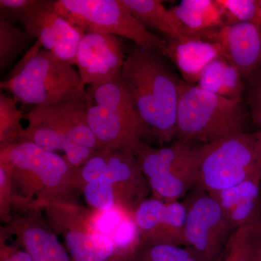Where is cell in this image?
I'll use <instances>...</instances> for the list:
<instances>
[{
  "instance_id": "cell-27",
  "label": "cell",
  "mask_w": 261,
  "mask_h": 261,
  "mask_svg": "<svg viewBox=\"0 0 261 261\" xmlns=\"http://www.w3.org/2000/svg\"><path fill=\"white\" fill-rule=\"evenodd\" d=\"M135 261H202L187 247L171 245L140 244Z\"/></svg>"
},
{
  "instance_id": "cell-10",
  "label": "cell",
  "mask_w": 261,
  "mask_h": 261,
  "mask_svg": "<svg viewBox=\"0 0 261 261\" xmlns=\"http://www.w3.org/2000/svg\"><path fill=\"white\" fill-rule=\"evenodd\" d=\"M186 200L185 240L202 261H217L234 230L207 192L194 187Z\"/></svg>"
},
{
  "instance_id": "cell-4",
  "label": "cell",
  "mask_w": 261,
  "mask_h": 261,
  "mask_svg": "<svg viewBox=\"0 0 261 261\" xmlns=\"http://www.w3.org/2000/svg\"><path fill=\"white\" fill-rule=\"evenodd\" d=\"M84 101L89 126L102 149L137 155L152 138L120 74L108 83L87 87Z\"/></svg>"
},
{
  "instance_id": "cell-20",
  "label": "cell",
  "mask_w": 261,
  "mask_h": 261,
  "mask_svg": "<svg viewBox=\"0 0 261 261\" xmlns=\"http://www.w3.org/2000/svg\"><path fill=\"white\" fill-rule=\"evenodd\" d=\"M145 29L163 33L170 39H207V32H189L159 0H121Z\"/></svg>"
},
{
  "instance_id": "cell-9",
  "label": "cell",
  "mask_w": 261,
  "mask_h": 261,
  "mask_svg": "<svg viewBox=\"0 0 261 261\" xmlns=\"http://www.w3.org/2000/svg\"><path fill=\"white\" fill-rule=\"evenodd\" d=\"M79 176L84 184L105 181L112 185L118 205L133 214L150 192L137 157L128 151H97L80 168Z\"/></svg>"
},
{
  "instance_id": "cell-34",
  "label": "cell",
  "mask_w": 261,
  "mask_h": 261,
  "mask_svg": "<svg viewBox=\"0 0 261 261\" xmlns=\"http://www.w3.org/2000/svg\"><path fill=\"white\" fill-rule=\"evenodd\" d=\"M252 261H261V222L259 225Z\"/></svg>"
},
{
  "instance_id": "cell-21",
  "label": "cell",
  "mask_w": 261,
  "mask_h": 261,
  "mask_svg": "<svg viewBox=\"0 0 261 261\" xmlns=\"http://www.w3.org/2000/svg\"><path fill=\"white\" fill-rule=\"evenodd\" d=\"M23 119L28 121V126L22 132L20 140L33 142L44 150L55 153L62 151L64 152L65 159L69 163L70 167L75 171L95 152L86 147L71 143L58 130L27 113H24Z\"/></svg>"
},
{
  "instance_id": "cell-36",
  "label": "cell",
  "mask_w": 261,
  "mask_h": 261,
  "mask_svg": "<svg viewBox=\"0 0 261 261\" xmlns=\"http://www.w3.org/2000/svg\"><path fill=\"white\" fill-rule=\"evenodd\" d=\"M261 99V79L255 84L252 91V100H260Z\"/></svg>"
},
{
  "instance_id": "cell-37",
  "label": "cell",
  "mask_w": 261,
  "mask_h": 261,
  "mask_svg": "<svg viewBox=\"0 0 261 261\" xmlns=\"http://www.w3.org/2000/svg\"><path fill=\"white\" fill-rule=\"evenodd\" d=\"M253 136L255 137V140H256L257 149H258L259 152H260L261 155V132H259V133Z\"/></svg>"
},
{
  "instance_id": "cell-13",
  "label": "cell",
  "mask_w": 261,
  "mask_h": 261,
  "mask_svg": "<svg viewBox=\"0 0 261 261\" xmlns=\"http://www.w3.org/2000/svg\"><path fill=\"white\" fill-rule=\"evenodd\" d=\"M123 38L95 33L84 34L77 49L75 65L84 85L108 83L121 73L126 59Z\"/></svg>"
},
{
  "instance_id": "cell-18",
  "label": "cell",
  "mask_w": 261,
  "mask_h": 261,
  "mask_svg": "<svg viewBox=\"0 0 261 261\" xmlns=\"http://www.w3.org/2000/svg\"><path fill=\"white\" fill-rule=\"evenodd\" d=\"M177 67L187 83L198 82L211 62L225 56L221 42L205 39H170L162 51Z\"/></svg>"
},
{
  "instance_id": "cell-7",
  "label": "cell",
  "mask_w": 261,
  "mask_h": 261,
  "mask_svg": "<svg viewBox=\"0 0 261 261\" xmlns=\"http://www.w3.org/2000/svg\"><path fill=\"white\" fill-rule=\"evenodd\" d=\"M56 6L63 18L84 34L125 38L160 53L166 46V41L145 29L121 0H56Z\"/></svg>"
},
{
  "instance_id": "cell-31",
  "label": "cell",
  "mask_w": 261,
  "mask_h": 261,
  "mask_svg": "<svg viewBox=\"0 0 261 261\" xmlns=\"http://www.w3.org/2000/svg\"><path fill=\"white\" fill-rule=\"evenodd\" d=\"M12 203V168L10 165L0 162V212L2 217L9 214Z\"/></svg>"
},
{
  "instance_id": "cell-22",
  "label": "cell",
  "mask_w": 261,
  "mask_h": 261,
  "mask_svg": "<svg viewBox=\"0 0 261 261\" xmlns=\"http://www.w3.org/2000/svg\"><path fill=\"white\" fill-rule=\"evenodd\" d=\"M242 76L224 56L221 57L206 67L197 82V87L221 97L241 100Z\"/></svg>"
},
{
  "instance_id": "cell-24",
  "label": "cell",
  "mask_w": 261,
  "mask_h": 261,
  "mask_svg": "<svg viewBox=\"0 0 261 261\" xmlns=\"http://www.w3.org/2000/svg\"><path fill=\"white\" fill-rule=\"evenodd\" d=\"M34 39L24 29L0 19V69L9 68Z\"/></svg>"
},
{
  "instance_id": "cell-39",
  "label": "cell",
  "mask_w": 261,
  "mask_h": 261,
  "mask_svg": "<svg viewBox=\"0 0 261 261\" xmlns=\"http://www.w3.org/2000/svg\"><path fill=\"white\" fill-rule=\"evenodd\" d=\"M260 66H261V60H260Z\"/></svg>"
},
{
  "instance_id": "cell-33",
  "label": "cell",
  "mask_w": 261,
  "mask_h": 261,
  "mask_svg": "<svg viewBox=\"0 0 261 261\" xmlns=\"http://www.w3.org/2000/svg\"><path fill=\"white\" fill-rule=\"evenodd\" d=\"M136 251L115 252L114 255L105 261H135Z\"/></svg>"
},
{
  "instance_id": "cell-30",
  "label": "cell",
  "mask_w": 261,
  "mask_h": 261,
  "mask_svg": "<svg viewBox=\"0 0 261 261\" xmlns=\"http://www.w3.org/2000/svg\"><path fill=\"white\" fill-rule=\"evenodd\" d=\"M38 0H1L0 1V19H5L14 23L20 19Z\"/></svg>"
},
{
  "instance_id": "cell-11",
  "label": "cell",
  "mask_w": 261,
  "mask_h": 261,
  "mask_svg": "<svg viewBox=\"0 0 261 261\" xmlns=\"http://www.w3.org/2000/svg\"><path fill=\"white\" fill-rule=\"evenodd\" d=\"M20 23L44 49L61 61L75 65L77 49L84 34L60 14L56 1L38 0Z\"/></svg>"
},
{
  "instance_id": "cell-12",
  "label": "cell",
  "mask_w": 261,
  "mask_h": 261,
  "mask_svg": "<svg viewBox=\"0 0 261 261\" xmlns=\"http://www.w3.org/2000/svg\"><path fill=\"white\" fill-rule=\"evenodd\" d=\"M53 223L61 230L71 261H105L116 250L108 237L91 231L87 224L89 213L80 211L70 202L47 207Z\"/></svg>"
},
{
  "instance_id": "cell-8",
  "label": "cell",
  "mask_w": 261,
  "mask_h": 261,
  "mask_svg": "<svg viewBox=\"0 0 261 261\" xmlns=\"http://www.w3.org/2000/svg\"><path fill=\"white\" fill-rule=\"evenodd\" d=\"M136 157L153 198L178 202L195 187L196 146L177 140L159 148L147 144Z\"/></svg>"
},
{
  "instance_id": "cell-23",
  "label": "cell",
  "mask_w": 261,
  "mask_h": 261,
  "mask_svg": "<svg viewBox=\"0 0 261 261\" xmlns=\"http://www.w3.org/2000/svg\"><path fill=\"white\" fill-rule=\"evenodd\" d=\"M170 10L191 33L211 31L222 25L224 20L217 3L212 0H183Z\"/></svg>"
},
{
  "instance_id": "cell-17",
  "label": "cell",
  "mask_w": 261,
  "mask_h": 261,
  "mask_svg": "<svg viewBox=\"0 0 261 261\" xmlns=\"http://www.w3.org/2000/svg\"><path fill=\"white\" fill-rule=\"evenodd\" d=\"M219 40L225 58L242 75L253 73L260 66L261 25L239 23L224 25L219 31Z\"/></svg>"
},
{
  "instance_id": "cell-5",
  "label": "cell",
  "mask_w": 261,
  "mask_h": 261,
  "mask_svg": "<svg viewBox=\"0 0 261 261\" xmlns=\"http://www.w3.org/2000/svg\"><path fill=\"white\" fill-rule=\"evenodd\" d=\"M246 115L240 99L216 95L182 82L176 140L200 145L245 132Z\"/></svg>"
},
{
  "instance_id": "cell-15",
  "label": "cell",
  "mask_w": 261,
  "mask_h": 261,
  "mask_svg": "<svg viewBox=\"0 0 261 261\" xmlns=\"http://www.w3.org/2000/svg\"><path fill=\"white\" fill-rule=\"evenodd\" d=\"M58 130L74 145L97 152L101 146L89 126L85 101H70L53 106H34L28 113Z\"/></svg>"
},
{
  "instance_id": "cell-32",
  "label": "cell",
  "mask_w": 261,
  "mask_h": 261,
  "mask_svg": "<svg viewBox=\"0 0 261 261\" xmlns=\"http://www.w3.org/2000/svg\"><path fill=\"white\" fill-rule=\"evenodd\" d=\"M1 261H33L28 254L23 250L1 247Z\"/></svg>"
},
{
  "instance_id": "cell-35",
  "label": "cell",
  "mask_w": 261,
  "mask_h": 261,
  "mask_svg": "<svg viewBox=\"0 0 261 261\" xmlns=\"http://www.w3.org/2000/svg\"><path fill=\"white\" fill-rule=\"evenodd\" d=\"M252 102L254 120L261 126V99L260 100H252Z\"/></svg>"
},
{
  "instance_id": "cell-25",
  "label": "cell",
  "mask_w": 261,
  "mask_h": 261,
  "mask_svg": "<svg viewBox=\"0 0 261 261\" xmlns=\"http://www.w3.org/2000/svg\"><path fill=\"white\" fill-rule=\"evenodd\" d=\"M260 224L234 230L217 261H252Z\"/></svg>"
},
{
  "instance_id": "cell-6",
  "label": "cell",
  "mask_w": 261,
  "mask_h": 261,
  "mask_svg": "<svg viewBox=\"0 0 261 261\" xmlns=\"http://www.w3.org/2000/svg\"><path fill=\"white\" fill-rule=\"evenodd\" d=\"M196 185L207 193L261 178V155L253 135L240 133L196 145Z\"/></svg>"
},
{
  "instance_id": "cell-38",
  "label": "cell",
  "mask_w": 261,
  "mask_h": 261,
  "mask_svg": "<svg viewBox=\"0 0 261 261\" xmlns=\"http://www.w3.org/2000/svg\"><path fill=\"white\" fill-rule=\"evenodd\" d=\"M257 5H258L259 15H260V20L261 23V0H257Z\"/></svg>"
},
{
  "instance_id": "cell-16",
  "label": "cell",
  "mask_w": 261,
  "mask_h": 261,
  "mask_svg": "<svg viewBox=\"0 0 261 261\" xmlns=\"http://www.w3.org/2000/svg\"><path fill=\"white\" fill-rule=\"evenodd\" d=\"M9 230L33 261H71L66 249L37 213L15 218Z\"/></svg>"
},
{
  "instance_id": "cell-2",
  "label": "cell",
  "mask_w": 261,
  "mask_h": 261,
  "mask_svg": "<svg viewBox=\"0 0 261 261\" xmlns=\"http://www.w3.org/2000/svg\"><path fill=\"white\" fill-rule=\"evenodd\" d=\"M0 162L12 168L13 203L16 199L31 205L34 196L37 197L36 209L70 202V195L75 190V171L64 156L20 140L1 145Z\"/></svg>"
},
{
  "instance_id": "cell-29",
  "label": "cell",
  "mask_w": 261,
  "mask_h": 261,
  "mask_svg": "<svg viewBox=\"0 0 261 261\" xmlns=\"http://www.w3.org/2000/svg\"><path fill=\"white\" fill-rule=\"evenodd\" d=\"M80 190L83 193L87 203L94 211H107L118 205L114 188L108 182L86 184Z\"/></svg>"
},
{
  "instance_id": "cell-1",
  "label": "cell",
  "mask_w": 261,
  "mask_h": 261,
  "mask_svg": "<svg viewBox=\"0 0 261 261\" xmlns=\"http://www.w3.org/2000/svg\"><path fill=\"white\" fill-rule=\"evenodd\" d=\"M120 76L152 138L161 146L176 139L182 82L160 53L135 44L127 53Z\"/></svg>"
},
{
  "instance_id": "cell-14",
  "label": "cell",
  "mask_w": 261,
  "mask_h": 261,
  "mask_svg": "<svg viewBox=\"0 0 261 261\" xmlns=\"http://www.w3.org/2000/svg\"><path fill=\"white\" fill-rule=\"evenodd\" d=\"M186 207L184 202H166L151 197L134 213L140 243L186 247Z\"/></svg>"
},
{
  "instance_id": "cell-3",
  "label": "cell",
  "mask_w": 261,
  "mask_h": 261,
  "mask_svg": "<svg viewBox=\"0 0 261 261\" xmlns=\"http://www.w3.org/2000/svg\"><path fill=\"white\" fill-rule=\"evenodd\" d=\"M0 88L17 102L34 106H53L84 100L87 87L73 65L61 61L35 44L15 65Z\"/></svg>"
},
{
  "instance_id": "cell-19",
  "label": "cell",
  "mask_w": 261,
  "mask_h": 261,
  "mask_svg": "<svg viewBox=\"0 0 261 261\" xmlns=\"http://www.w3.org/2000/svg\"><path fill=\"white\" fill-rule=\"evenodd\" d=\"M233 230L261 222V178L211 192Z\"/></svg>"
},
{
  "instance_id": "cell-28",
  "label": "cell",
  "mask_w": 261,
  "mask_h": 261,
  "mask_svg": "<svg viewBox=\"0 0 261 261\" xmlns=\"http://www.w3.org/2000/svg\"><path fill=\"white\" fill-rule=\"evenodd\" d=\"M223 18H226L225 25L239 23L260 24L257 0H216Z\"/></svg>"
},
{
  "instance_id": "cell-26",
  "label": "cell",
  "mask_w": 261,
  "mask_h": 261,
  "mask_svg": "<svg viewBox=\"0 0 261 261\" xmlns=\"http://www.w3.org/2000/svg\"><path fill=\"white\" fill-rule=\"evenodd\" d=\"M24 113L17 106L14 98L0 94V145H10L21 140Z\"/></svg>"
}]
</instances>
